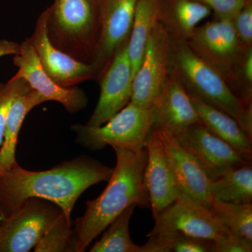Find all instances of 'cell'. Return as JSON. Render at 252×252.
<instances>
[{"instance_id":"cell-32","label":"cell","mask_w":252,"mask_h":252,"mask_svg":"<svg viewBox=\"0 0 252 252\" xmlns=\"http://www.w3.org/2000/svg\"><path fill=\"white\" fill-rule=\"evenodd\" d=\"M1 216H0V221H1Z\"/></svg>"},{"instance_id":"cell-9","label":"cell","mask_w":252,"mask_h":252,"mask_svg":"<svg viewBox=\"0 0 252 252\" xmlns=\"http://www.w3.org/2000/svg\"><path fill=\"white\" fill-rule=\"evenodd\" d=\"M170 67V34L159 22L147 41L140 67L134 76L130 102L152 109L166 81Z\"/></svg>"},{"instance_id":"cell-5","label":"cell","mask_w":252,"mask_h":252,"mask_svg":"<svg viewBox=\"0 0 252 252\" xmlns=\"http://www.w3.org/2000/svg\"><path fill=\"white\" fill-rule=\"evenodd\" d=\"M187 42L195 54L220 73L235 95L243 101L238 71L248 48L239 40L233 18L215 16L200 24Z\"/></svg>"},{"instance_id":"cell-12","label":"cell","mask_w":252,"mask_h":252,"mask_svg":"<svg viewBox=\"0 0 252 252\" xmlns=\"http://www.w3.org/2000/svg\"><path fill=\"white\" fill-rule=\"evenodd\" d=\"M100 94L86 126L103 125L130 102L133 80L127 42L117 51L99 75Z\"/></svg>"},{"instance_id":"cell-27","label":"cell","mask_w":252,"mask_h":252,"mask_svg":"<svg viewBox=\"0 0 252 252\" xmlns=\"http://www.w3.org/2000/svg\"><path fill=\"white\" fill-rule=\"evenodd\" d=\"M29 86L26 81L15 76L6 84L0 82V147L4 140L5 126L10 107L18 94Z\"/></svg>"},{"instance_id":"cell-18","label":"cell","mask_w":252,"mask_h":252,"mask_svg":"<svg viewBox=\"0 0 252 252\" xmlns=\"http://www.w3.org/2000/svg\"><path fill=\"white\" fill-rule=\"evenodd\" d=\"M190 96L200 122L212 133L230 144L233 148L252 159V138L243 130L238 122L228 114Z\"/></svg>"},{"instance_id":"cell-11","label":"cell","mask_w":252,"mask_h":252,"mask_svg":"<svg viewBox=\"0 0 252 252\" xmlns=\"http://www.w3.org/2000/svg\"><path fill=\"white\" fill-rule=\"evenodd\" d=\"M175 136L211 181L230 170L252 163L251 158L214 135L201 122Z\"/></svg>"},{"instance_id":"cell-15","label":"cell","mask_w":252,"mask_h":252,"mask_svg":"<svg viewBox=\"0 0 252 252\" xmlns=\"http://www.w3.org/2000/svg\"><path fill=\"white\" fill-rule=\"evenodd\" d=\"M147 161L144 181L154 219L173 203L181 190L157 131L152 128L146 141Z\"/></svg>"},{"instance_id":"cell-22","label":"cell","mask_w":252,"mask_h":252,"mask_svg":"<svg viewBox=\"0 0 252 252\" xmlns=\"http://www.w3.org/2000/svg\"><path fill=\"white\" fill-rule=\"evenodd\" d=\"M213 198L233 203H252V163L230 170L211 181Z\"/></svg>"},{"instance_id":"cell-31","label":"cell","mask_w":252,"mask_h":252,"mask_svg":"<svg viewBox=\"0 0 252 252\" xmlns=\"http://www.w3.org/2000/svg\"><path fill=\"white\" fill-rule=\"evenodd\" d=\"M21 44L15 41L1 39L0 40V58L9 55H17L21 52Z\"/></svg>"},{"instance_id":"cell-13","label":"cell","mask_w":252,"mask_h":252,"mask_svg":"<svg viewBox=\"0 0 252 252\" xmlns=\"http://www.w3.org/2000/svg\"><path fill=\"white\" fill-rule=\"evenodd\" d=\"M21 52L14 56V64L18 67L15 77L26 81L45 102H59L70 113L85 108L88 97L84 91L77 87H62L55 82L43 69L28 39L21 43Z\"/></svg>"},{"instance_id":"cell-14","label":"cell","mask_w":252,"mask_h":252,"mask_svg":"<svg viewBox=\"0 0 252 252\" xmlns=\"http://www.w3.org/2000/svg\"><path fill=\"white\" fill-rule=\"evenodd\" d=\"M152 110V128L163 129L174 135L200 122L190 96L171 67Z\"/></svg>"},{"instance_id":"cell-24","label":"cell","mask_w":252,"mask_h":252,"mask_svg":"<svg viewBox=\"0 0 252 252\" xmlns=\"http://www.w3.org/2000/svg\"><path fill=\"white\" fill-rule=\"evenodd\" d=\"M225 228L252 241V203H233L214 198L210 207Z\"/></svg>"},{"instance_id":"cell-25","label":"cell","mask_w":252,"mask_h":252,"mask_svg":"<svg viewBox=\"0 0 252 252\" xmlns=\"http://www.w3.org/2000/svg\"><path fill=\"white\" fill-rule=\"evenodd\" d=\"M147 252H212V240L195 238L180 233L148 237Z\"/></svg>"},{"instance_id":"cell-29","label":"cell","mask_w":252,"mask_h":252,"mask_svg":"<svg viewBox=\"0 0 252 252\" xmlns=\"http://www.w3.org/2000/svg\"><path fill=\"white\" fill-rule=\"evenodd\" d=\"M252 241L228 230L223 237L212 242V252H251Z\"/></svg>"},{"instance_id":"cell-2","label":"cell","mask_w":252,"mask_h":252,"mask_svg":"<svg viewBox=\"0 0 252 252\" xmlns=\"http://www.w3.org/2000/svg\"><path fill=\"white\" fill-rule=\"evenodd\" d=\"M117 164L108 185L97 198L86 202L85 213L74 223L73 252L85 251L93 240L131 205L150 206L144 170L147 161L146 147L139 151L114 147Z\"/></svg>"},{"instance_id":"cell-4","label":"cell","mask_w":252,"mask_h":252,"mask_svg":"<svg viewBox=\"0 0 252 252\" xmlns=\"http://www.w3.org/2000/svg\"><path fill=\"white\" fill-rule=\"evenodd\" d=\"M103 0H54L46 9L48 35L77 61L94 63L102 28Z\"/></svg>"},{"instance_id":"cell-6","label":"cell","mask_w":252,"mask_h":252,"mask_svg":"<svg viewBox=\"0 0 252 252\" xmlns=\"http://www.w3.org/2000/svg\"><path fill=\"white\" fill-rule=\"evenodd\" d=\"M152 109H144L129 102L108 122L97 127L74 124L71 128L77 135L76 142L91 151L106 146L141 150L152 128Z\"/></svg>"},{"instance_id":"cell-28","label":"cell","mask_w":252,"mask_h":252,"mask_svg":"<svg viewBox=\"0 0 252 252\" xmlns=\"http://www.w3.org/2000/svg\"><path fill=\"white\" fill-rule=\"evenodd\" d=\"M239 40L245 47H252V0H248L233 18Z\"/></svg>"},{"instance_id":"cell-1","label":"cell","mask_w":252,"mask_h":252,"mask_svg":"<svg viewBox=\"0 0 252 252\" xmlns=\"http://www.w3.org/2000/svg\"><path fill=\"white\" fill-rule=\"evenodd\" d=\"M114 168L87 156L66 160L44 171H31L17 165L0 172V216H9L31 198L59 205L71 219L79 196L101 182H108Z\"/></svg>"},{"instance_id":"cell-26","label":"cell","mask_w":252,"mask_h":252,"mask_svg":"<svg viewBox=\"0 0 252 252\" xmlns=\"http://www.w3.org/2000/svg\"><path fill=\"white\" fill-rule=\"evenodd\" d=\"M71 219L61 213L34 246V252H73Z\"/></svg>"},{"instance_id":"cell-20","label":"cell","mask_w":252,"mask_h":252,"mask_svg":"<svg viewBox=\"0 0 252 252\" xmlns=\"http://www.w3.org/2000/svg\"><path fill=\"white\" fill-rule=\"evenodd\" d=\"M45 100L31 86L22 91L10 107L6 119L4 140L0 147V172L17 165L16 149L20 130L25 118L32 109Z\"/></svg>"},{"instance_id":"cell-23","label":"cell","mask_w":252,"mask_h":252,"mask_svg":"<svg viewBox=\"0 0 252 252\" xmlns=\"http://www.w3.org/2000/svg\"><path fill=\"white\" fill-rule=\"evenodd\" d=\"M137 205H131L109 223L102 238L94 244L91 252H146L145 246L132 242L129 223Z\"/></svg>"},{"instance_id":"cell-16","label":"cell","mask_w":252,"mask_h":252,"mask_svg":"<svg viewBox=\"0 0 252 252\" xmlns=\"http://www.w3.org/2000/svg\"><path fill=\"white\" fill-rule=\"evenodd\" d=\"M155 130L181 191L210 208L214 199L210 190V179L195 158L181 145L175 135L163 129Z\"/></svg>"},{"instance_id":"cell-8","label":"cell","mask_w":252,"mask_h":252,"mask_svg":"<svg viewBox=\"0 0 252 252\" xmlns=\"http://www.w3.org/2000/svg\"><path fill=\"white\" fill-rule=\"evenodd\" d=\"M154 220L155 225L147 237L180 233L215 241L228 230L210 208L182 191Z\"/></svg>"},{"instance_id":"cell-10","label":"cell","mask_w":252,"mask_h":252,"mask_svg":"<svg viewBox=\"0 0 252 252\" xmlns=\"http://www.w3.org/2000/svg\"><path fill=\"white\" fill-rule=\"evenodd\" d=\"M46 22L45 10L38 18L32 35L28 39L46 74L64 88L75 87L81 82L98 77L102 69L96 63L77 61L51 43Z\"/></svg>"},{"instance_id":"cell-7","label":"cell","mask_w":252,"mask_h":252,"mask_svg":"<svg viewBox=\"0 0 252 252\" xmlns=\"http://www.w3.org/2000/svg\"><path fill=\"white\" fill-rule=\"evenodd\" d=\"M59 205L38 198L0 221V252H28L34 249L54 220L63 213Z\"/></svg>"},{"instance_id":"cell-3","label":"cell","mask_w":252,"mask_h":252,"mask_svg":"<svg viewBox=\"0 0 252 252\" xmlns=\"http://www.w3.org/2000/svg\"><path fill=\"white\" fill-rule=\"evenodd\" d=\"M170 67L189 95L228 114L252 138V106L238 98L220 73L195 54L187 41L170 34Z\"/></svg>"},{"instance_id":"cell-21","label":"cell","mask_w":252,"mask_h":252,"mask_svg":"<svg viewBox=\"0 0 252 252\" xmlns=\"http://www.w3.org/2000/svg\"><path fill=\"white\" fill-rule=\"evenodd\" d=\"M160 18V0H138L127 41L133 77L140 67L147 41Z\"/></svg>"},{"instance_id":"cell-19","label":"cell","mask_w":252,"mask_h":252,"mask_svg":"<svg viewBox=\"0 0 252 252\" xmlns=\"http://www.w3.org/2000/svg\"><path fill=\"white\" fill-rule=\"evenodd\" d=\"M160 23L170 35L188 40L200 23L212 14L197 0H160Z\"/></svg>"},{"instance_id":"cell-17","label":"cell","mask_w":252,"mask_h":252,"mask_svg":"<svg viewBox=\"0 0 252 252\" xmlns=\"http://www.w3.org/2000/svg\"><path fill=\"white\" fill-rule=\"evenodd\" d=\"M138 0H103L102 28L94 63L103 70L130 37Z\"/></svg>"},{"instance_id":"cell-30","label":"cell","mask_w":252,"mask_h":252,"mask_svg":"<svg viewBox=\"0 0 252 252\" xmlns=\"http://www.w3.org/2000/svg\"><path fill=\"white\" fill-rule=\"evenodd\" d=\"M212 9L217 17L233 18L248 0H197Z\"/></svg>"}]
</instances>
